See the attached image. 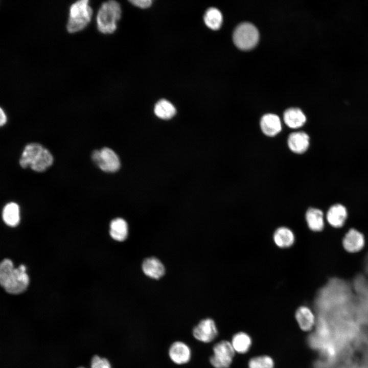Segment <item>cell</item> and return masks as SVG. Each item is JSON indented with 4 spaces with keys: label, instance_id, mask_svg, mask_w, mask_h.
Listing matches in <instances>:
<instances>
[{
    "label": "cell",
    "instance_id": "6da1fadb",
    "mask_svg": "<svg viewBox=\"0 0 368 368\" xmlns=\"http://www.w3.org/2000/svg\"><path fill=\"white\" fill-rule=\"evenodd\" d=\"M26 267L20 265L14 267L11 260L5 259L0 264V284L9 293L17 294L24 292L28 286L29 279Z\"/></svg>",
    "mask_w": 368,
    "mask_h": 368
},
{
    "label": "cell",
    "instance_id": "7a4b0ae2",
    "mask_svg": "<svg viewBox=\"0 0 368 368\" xmlns=\"http://www.w3.org/2000/svg\"><path fill=\"white\" fill-rule=\"evenodd\" d=\"M53 162V157L50 151L38 143L27 145L19 160L21 167H30L37 172H42L49 167Z\"/></svg>",
    "mask_w": 368,
    "mask_h": 368
},
{
    "label": "cell",
    "instance_id": "3957f363",
    "mask_svg": "<svg viewBox=\"0 0 368 368\" xmlns=\"http://www.w3.org/2000/svg\"><path fill=\"white\" fill-rule=\"evenodd\" d=\"M122 15L120 4L116 1L103 3L100 7L96 17L97 28L103 34L113 33Z\"/></svg>",
    "mask_w": 368,
    "mask_h": 368
},
{
    "label": "cell",
    "instance_id": "277c9868",
    "mask_svg": "<svg viewBox=\"0 0 368 368\" xmlns=\"http://www.w3.org/2000/svg\"><path fill=\"white\" fill-rule=\"evenodd\" d=\"M93 10L87 0H80L73 3L70 8L66 29L70 33H75L83 29L90 22Z\"/></svg>",
    "mask_w": 368,
    "mask_h": 368
},
{
    "label": "cell",
    "instance_id": "5b68a950",
    "mask_svg": "<svg viewBox=\"0 0 368 368\" xmlns=\"http://www.w3.org/2000/svg\"><path fill=\"white\" fill-rule=\"evenodd\" d=\"M259 34L257 28L249 22H243L235 29L233 40L235 45L243 50L253 48L258 43Z\"/></svg>",
    "mask_w": 368,
    "mask_h": 368
},
{
    "label": "cell",
    "instance_id": "8992f818",
    "mask_svg": "<svg viewBox=\"0 0 368 368\" xmlns=\"http://www.w3.org/2000/svg\"><path fill=\"white\" fill-rule=\"evenodd\" d=\"M210 362L214 368H228L232 363L235 351L231 342L221 341L214 345Z\"/></svg>",
    "mask_w": 368,
    "mask_h": 368
},
{
    "label": "cell",
    "instance_id": "52a82bcc",
    "mask_svg": "<svg viewBox=\"0 0 368 368\" xmlns=\"http://www.w3.org/2000/svg\"><path fill=\"white\" fill-rule=\"evenodd\" d=\"M91 157L99 168L105 172H114L120 168V162L118 156L109 148L105 147L100 150H95L92 153Z\"/></svg>",
    "mask_w": 368,
    "mask_h": 368
},
{
    "label": "cell",
    "instance_id": "ba28073f",
    "mask_svg": "<svg viewBox=\"0 0 368 368\" xmlns=\"http://www.w3.org/2000/svg\"><path fill=\"white\" fill-rule=\"evenodd\" d=\"M192 334L197 340L209 343L216 338L218 335V330L214 320L207 318L201 320L194 327Z\"/></svg>",
    "mask_w": 368,
    "mask_h": 368
},
{
    "label": "cell",
    "instance_id": "9c48e42d",
    "mask_svg": "<svg viewBox=\"0 0 368 368\" xmlns=\"http://www.w3.org/2000/svg\"><path fill=\"white\" fill-rule=\"evenodd\" d=\"M310 139L307 133L303 131H297L291 133L287 139L289 149L293 153L302 154L308 149Z\"/></svg>",
    "mask_w": 368,
    "mask_h": 368
},
{
    "label": "cell",
    "instance_id": "30bf717a",
    "mask_svg": "<svg viewBox=\"0 0 368 368\" xmlns=\"http://www.w3.org/2000/svg\"><path fill=\"white\" fill-rule=\"evenodd\" d=\"M168 354L170 359L174 363L183 364L190 361L191 357V350L186 343L177 341L171 344Z\"/></svg>",
    "mask_w": 368,
    "mask_h": 368
},
{
    "label": "cell",
    "instance_id": "8fae6325",
    "mask_svg": "<svg viewBox=\"0 0 368 368\" xmlns=\"http://www.w3.org/2000/svg\"><path fill=\"white\" fill-rule=\"evenodd\" d=\"M295 317L300 329L305 332L312 331L316 324V317L309 307L302 306L297 308Z\"/></svg>",
    "mask_w": 368,
    "mask_h": 368
},
{
    "label": "cell",
    "instance_id": "7c38bea8",
    "mask_svg": "<svg viewBox=\"0 0 368 368\" xmlns=\"http://www.w3.org/2000/svg\"><path fill=\"white\" fill-rule=\"evenodd\" d=\"M260 126L263 134L269 137L278 135L282 129L280 118L273 113L263 115L260 121Z\"/></svg>",
    "mask_w": 368,
    "mask_h": 368
},
{
    "label": "cell",
    "instance_id": "4fadbf2b",
    "mask_svg": "<svg viewBox=\"0 0 368 368\" xmlns=\"http://www.w3.org/2000/svg\"><path fill=\"white\" fill-rule=\"evenodd\" d=\"M348 217L347 208L342 204L335 203L328 209L326 218L328 223L336 228L342 226Z\"/></svg>",
    "mask_w": 368,
    "mask_h": 368
},
{
    "label": "cell",
    "instance_id": "5bb4252c",
    "mask_svg": "<svg viewBox=\"0 0 368 368\" xmlns=\"http://www.w3.org/2000/svg\"><path fill=\"white\" fill-rule=\"evenodd\" d=\"M342 243L344 248L347 251L350 252H356L363 247L364 238L360 232L352 228L345 235Z\"/></svg>",
    "mask_w": 368,
    "mask_h": 368
},
{
    "label": "cell",
    "instance_id": "9a60e30c",
    "mask_svg": "<svg viewBox=\"0 0 368 368\" xmlns=\"http://www.w3.org/2000/svg\"><path fill=\"white\" fill-rule=\"evenodd\" d=\"M283 120L288 127L295 129L303 126L306 122L307 118L301 109L292 107L285 111Z\"/></svg>",
    "mask_w": 368,
    "mask_h": 368
},
{
    "label": "cell",
    "instance_id": "2e32d148",
    "mask_svg": "<svg viewBox=\"0 0 368 368\" xmlns=\"http://www.w3.org/2000/svg\"><path fill=\"white\" fill-rule=\"evenodd\" d=\"M305 218L309 228L314 232H319L324 227V216L323 211L316 208H309L305 214Z\"/></svg>",
    "mask_w": 368,
    "mask_h": 368
},
{
    "label": "cell",
    "instance_id": "e0dca14e",
    "mask_svg": "<svg viewBox=\"0 0 368 368\" xmlns=\"http://www.w3.org/2000/svg\"><path fill=\"white\" fill-rule=\"evenodd\" d=\"M142 269L146 275L155 279L162 277L165 270L162 262L154 257L146 259L143 263Z\"/></svg>",
    "mask_w": 368,
    "mask_h": 368
},
{
    "label": "cell",
    "instance_id": "ac0fdd59",
    "mask_svg": "<svg viewBox=\"0 0 368 368\" xmlns=\"http://www.w3.org/2000/svg\"><path fill=\"white\" fill-rule=\"evenodd\" d=\"M273 238L275 244L280 248L289 247L295 241L293 232L286 227L277 228L274 233Z\"/></svg>",
    "mask_w": 368,
    "mask_h": 368
},
{
    "label": "cell",
    "instance_id": "d6986e66",
    "mask_svg": "<svg viewBox=\"0 0 368 368\" xmlns=\"http://www.w3.org/2000/svg\"><path fill=\"white\" fill-rule=\"evenodd\" d=\"M154 112L158 118L168 120L175 115L176 109L172 103L166 99H162L155 104Z\"/></svg>",
    "mask_w": 368,
    "mask_h": 368
},
{
    "label": "cell",
    "instance_id": "ffe728a7",
    "mask_svg": "<svg viewBox=\"0 0 368 368\" xmlns=\"http://www.w3.org/2000/svg\"><path fill=\"white\" fill-rule=\"evenodd\" d=\"M110 235L117 241L125 240L128 235V225L126 221L121 218L112 220L110 225Z\"/></svg>",
    "mask_w": 368,
    "mask_h": 368
},
{
    "label": "cell",
    "instance_id": "44dd1931",
    "mask_svg": "<svg viewBox=\"0 0 368 368\" xmlns=\"http://www.w3.org/2000/svg\"><path fill=\"white\" fill-rule=\"evenodd\" d=\"M231 343L235 352L244 354L248 351L252 341L250 337L247 334L240 332L233 336Z\"/></svg>",
    "mask_w": 368,
    "mask_h": 368
},
{
    "label": "cell",
    "instance_id": "7402d4cb",
    "mask_svg": "<svg viewBox=\"0 0 368 368\" xmlns=\"http://www.w3.org/2000/svg\"><path fill=\"white\" fill-rule=\"evenodd\" d=\"M3 219L5 223L10 226H16L19 222V209L14 202L7 204L3 211Z\"/></svg>",
    "mask_w": 368,
    "mask_h": 368
},
{
    "label": "cell",
    "instance_id": "603a6c76",
    "mask_svg": "<svg viewBox=\"0 0 368 368\" xmlns=\"http://www.w3.org/2000/svg\"><path fill=\"white\" fill-rule=\"evenodd\" d=\"M203 19L206 26L211 29H219L222 22V15L221 12L214 7H211L205 11Z\"/></svg>",
    "mask_w": 368,
    "mask_h": 368
},
{
    "label": "cell",
    "instance_id": "cb8c5ba5",
    "mask_svg": "<svg viewBox=\"0 0 368 368\" xmlns=\"http://www.w3.org/2000/svg\"><path fill=\"white\" fill-rule=\"evenodd\" d=\"M248 368H274V361L269 356L262 355L251 358L248 363Z\"/></svg>",
    "mask_w": 368,
    "mask_h": 368
},
{
    "label": "cell",
    "instance_id": "d4e9b609",
    "mask_svg": "<svg viewBox=\"0 0 368 368\" xmlns=\"http://www.w3.org/2000/svg\"><path fill=\"white\" fill-rule=\"evenodd\" d=\"M90 368H111V366L106 358L95 355L91 358Z\"/></svg>",
    "mask_w": 368,
    "mask_h": 368
},
{
    "label": "cell",
    "instance_id": "484cf974",
    "mask_svg": "<svg viewBox=\"0 0 368 368\" xmlns=\"http://www.w3.org/2000/svg\"><path fill=\"white\" fill-rule=\"evenodd\" d=\"M129 2L133 5L142 9L148 8L152 4L151 0H131Z\"/></svg>",
    "mask_w": 368,
    "mask_h": 368
},
{
    "label": "cell",
    "instance_id": "4316f807",
    "mask_svg": "<svg viewBox=\"0 0 368 368\" xmlns=\"http://www.w3.org/2000/svg\"><path fill=\"white\" fill-rule=\"evenodd\" d=\"M1 120H0V124L1 126L4 125L6 121H7V117L6 116V114L5 113V112L3 111V110L1 108Z\"/></svg>",
    "mask_w": 368,
    "mask_h": 368
},
{
    "label": "cell",
    "instance_id": "83f0119b",
    "mask_svg": "<svg viewBox=\"0 0 368 368\" xmlns=\"http://www.w3.org/2000/svg\"><path fill=\"white\" fill-rule=\"evenodd\" d=\"M78 368H85V367L81 366V367H79Z\"/></svg>",
    "mask_w": 368,
    "mask_h": 368
}]
</instances>
